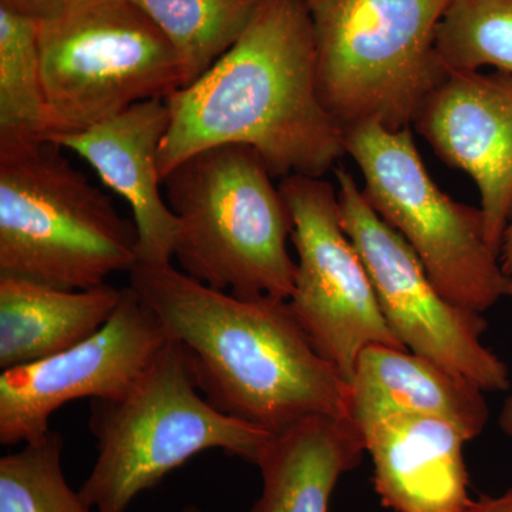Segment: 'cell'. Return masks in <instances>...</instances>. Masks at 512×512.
Returning a JSON list of instances; mask_svg holds the SVG:
<instances>
[{
	"instance_id": "13",
	"label": "cell",
	"mask_w": 512,
	"mask_h": 512,
	"mask_svg": "<svg viewBox=\"0 0 512 512\" xmlns=\"http://www.w3.org/2000/svg\"><path fill=\"white\" fill-rule=\"evenodd\" d=\"M167 100L151 99L74 133L46 141L87 161L104 184L123 197L138 232V264H171L177 218L161 195L158 157L170 127Z\"/></svg>"
},
{
	"instance_id": "24",
	"label": "cell",
	"mask_w": 512,
	"mask_h": 512,
	"mask_svg": "<svg viewBox=\"0 0 512 512\" xmlns=\"http://www.w3.org/2000/svg\"><path fill=\"white\" fill-rule=\"evenodd\" d=\"M501 268L505 276L512 278V212L507 229L504 232L503 245L500 251Z\"/></svg>"
},
{
	"instance_id": "11",
	"label": "cell",
	"mask_w": 512,
	"mask_h": 512,
	"mask_svg": "<svg viewBox=\"0 0 512 512\" xmlns=\"http://www.w3.org/2000/svg\"><path fill=\"white\" fill-rule=\"evenodd\" d=\"M170 336L133 288H121L119 305L79 345L0 375V443H33L50 431L64 404L124 396L154 362Z\"/></svg>"
},
{
	"instance_id": "25",
	"label": "cell",
	"mask_w": 512,
	"mask_h": 512,
	"mask_svg": "<svg viewBox=\"0 0 512 512\" xmlns=\"http://www.w3.org/2000/svg\"><path fill=\"white\" fill-rule=\"evenodd\" d=\"M498 424H500L501 430L512 439V396L505 400L500 417H498Z\"/></svg>"
},
{
	"instance_id": "28",
	"label": "cell",
	"mask_w": 512,
	"mask_h": 512,
	"mask_svg": "<svg viewBox=\"0 0 512 512\" xmlns=\"http://www.w3.org/2000/svg\"><path fill=\"white\" fill-rule=\"evenodd\" d=\"M309 5L313 6L316 2H319V0H308Z\"/></svg>"
},
{
	"instance_id": "22",
	"label": "cell",
	"mask_w": 512,
	"mask_h": 512,
	"mask_svg": "<svg viewBox=\"0 0 512 512\" xmlns=\"http://www.w3.org/2000/svg\"><path fill=\"white\" fill-rule=\"evenodd\" d=\"M72 2L74 0H0V6L40 23L53 18Z\"/></svg>"
},
{
	"instance_id": "9",
	"label": "cell",
	"mask_w": 512,
	"mask_h": 512,
	"mask_svg": "<svg viewBox=\"0 0 512 512\" xmlns=\"http://www.w3.org/2000/svg\"><path fill=\"white\" fill-rule=\"evenodd\" d=\"M342 224L372 279L377 301L400 343L480 387L510 389V370L483 343V313L468 311L443 295L399 234L366 201L353 175L335 171Z\"/></svg>"
},
{
	"instance_id": "18",
	"label": "cell",
	"mask_w": 512,
	"mask_h": 512,
	"mask_svg": "<svg viewBox=\"0 0 512 512\" xmlns=\"http://www.w3.org/2000/svg\"><path fill=\"white\" fill-rule=\"evenodd\" d=\"M49 136L39 22L0 6V156L39 146Z\"/></svg>"
},
{
	"instance_id": "1",
	"label": "cell",
	"mask_w": 512,
	"mask_h": 512,
	"mask_svg": "<svg viewBox=\"0 0 512 512\" xmlns=\"http://www.w3.org/2000/svg\"><path fill=\"white\" fill-rule=\"evenodd\" d=\"M308 0H262L234 46L168 96L161 183L192 154L247 146L274 177H323L346 154L345 133L320 100Z\"/></svg>"
},
{
	"instance_id": "10",
	"label": "cell",
	"mask_w": 512,
	"mask_h": 512,
	"mask_svg": "<svg viewBox=\"0 0 512 512\" xmlns=\"http://www.w3.org/2000/svg\"><path fill=\"white\" fill-rule=\"evenodd\" d=\"M292 220V312L316 350L350 383L360 353L372 345L406 349L384 318L362 256L346 234L338 192L306 175L281 178Z\"/></svg>"
},
{
	"instance_id": "16",
	"label": "cell",
	"mask_w": 512,
	"mask_h": 512,
	"mask_svg": "<svg viewBox=\"0 0 512 512\" xmlns=\"http://www.w3.org/2000/svg\"><path fill=\"white\" fill-rule=\"evenodd\" d=\"M365 453V439L350 419L313 417L276 434L256 463L262 493L251 512H329L340 478Z\"/></svg>"
},
{
	"instance_id": "6",
	"label": "cell",
	"mask_w": 512,
	"mask_h": 512,
	"mask_svg": "<svg viewBox=\"0 0 512 512\" xmlns=\"http://www.w3.org/2000/svg\"><path fill=\"white\" fill-rule=\"evenodd\" d=\"M453 0H319L311 6L323 106L342 128L403 130L448 73L437 28Z\"/></svg>"
},
{
	"instance_id": "8",
	"label": "cell",
	"mask_w": 512,
	"mask_h": 512,
	"mask_svg": "<svg viewBox=\"0 0 512 512\" xmlns=\"http://www.w3.org/2000/svg\"><path fill=\"white\" fill-rule=\"evenodd\" d=\"M345 146L365 178L366 201L406 239L443 295L468 311L493 308L508 276L485 237L483 211L437 187L410 127L360 124L345 130Z\"/></svg>"
},
{
	"instance_id": "20",
	"label": "cell",
	"mask_w": 512,
	"mask_h": 512,
	"mask_svg": "<svg viewBox=\"0 0 512 512\" xmlns=\"http://www.w3.org/2000/svg\"><path fill=\"white\" fill-rule=\"evenodd\" d=\"M436 50L447 72L493 66L512 73V0H453L437 28Z\"/></svg>"
},
{
	"instance_id": "3",
	"label": "cell",
	"mask_w": 512,
	"mask_h": 512,
	"mask_svg": "<svg viewBox=\"0 0 512 512\" xmlns=\"http://www.w3.org/2000/svg\"><path fill=\"white\" fill-rule=\"evenodd\" d=\"M272 178L258 151L237 144L192 154L164 178L184 274L232 295L289 301L292 220Z\"/></svg>"
},
{
	"instance_id": "19",
	"label": "cell",
	"mask_w": 512,
	"mask_h": 512,
	"mask_svg": "<svg viewBox=\"0 0 512 512\" xmlns=\"http://www.w3.org/2000/svg\"><path fill=\"white\" fill-rule=\"evenodd\" d=\"M156 23L180 57L184 87L241 37L262 0H130Z\"/></svg>"
},
{
	"instance_id": "2",
	"label": "cell",
	"mask_w": 512,
	"mask_h": 512,
	"mask_svg": "<svg viewBox=\"0 0 512 512\" xmlns=\"http://www.w3.org/2000/svg\"><path fill=\"white\" fill-rule=\"evenodd\" d=\"M128 275L190 353L215 409L274 436L313 417L350 419L348 380L313 346L289 301L218 291L171 264H137Z\"/></svg>"
},
{
	"instance_id": "12",
	"label": "cell",
	"mask_w": 512,
	"mask_h": 512,
	"mask_svg": "<svg viewBox=\"0 0 512 512\" xmlns=\"http://www.w3.org/2000/svg\"><path fill=\"white\" fill-rule=\"evenodd\" d=\"M413 126L444 163L476 181L485 237L500 255L512 212V73L448 72Z\"/></svg>"
},
{
	"instance_id": "14",
	"label": "cell",
	"mask_w": 512,
	"mask_h": 512,
	"mask_svg": "<svg viewBox=\"0 0 512 512\" xmlns=\"http://www.w3.org/2000/svg\"><path fill=\"white\" fill-rule=\"evenodd\" d=\"M450 421L397 414L366 434L373 481L384 507L396 512H461L471 503L464 446Z\"/></svg>"
},
{
	"instance_id": "5",
	"label": "cell",
	"mask_w": 512,
	"mask_h": 512,
	"mask_svg": "<svg viewBox=\"0 0 512 512\" xmlns=\"http://www.w3.org/2000/svg\"><path fill=\"white\" fill-rule=\"evenodd\" d=\"M62 150L0 156V278L86 291L138 264V232Z\"/></svg>"
},
{
	"instance_id": "21",
	"label": "cell",
	"mask_w": 512,
	"mask_h": 512,
	"mask_svg": "<svg viewBox=\"0 0 512 512\" xmlns=\"http://www.w3.org/2000/svg\"><path fill=\"white\" fill-rule=\"evenodd\" d=\"M63 439L50 430L0 458V512H92L64 477Z\"/></svg>"
},
{
	"instance_id": "4",
	"label": "cell",
	"mask_w": 512,
	"mask_h": 512,
	"mask_svg": "<svg viewBox=\"0 0 512 512\" xmlns=\"http://www.w3.org/2000/svg\"><path fill=\"white\" fill-rule=\"evenodd\" d=\"M188 350L168 340L124 396L92 400L97 460L80 488L97 512H126L143 491L205 450L258 463L274 434L228 416L202 397Z\"/></svg>"
},
{
	"instance_id": "23",
	"label": "cell",
	"mask_w": 512,
	"mask_h": 512,
	"mask_svg": "<svg viewBox=\"0 0 512 512\" xmlns=\"http://www.w3.org/2000/svg\"><path fill=\"white\" fill-rule=\"evenodd\" d=\"M461 512H512V488L497 497H481L471 501Z\"/></svg>"
},
{
	"instance_id": "27",
	"label": "cell",
	"mask_w": 512,
	"mask_h": 512,
	"mask_svg": "<svg viewBox=\"0 0 512 512\" xmlns=\"http://www.w3.org/2000/svg\"><path fill=\"white\" fill-rule=\"evenodd\" d=\"M181 512H202L200 508L195 507V505H188V507H185L183 511Z\"/></svg>"
},
{
	"instance_id": "17",
	"label": "cell",
	"mask_w": 512,
	"mask_h": 512,
	"mask_svg": "<svg viewBox=\"0 0 512 512\" xmlns=\"http://www.w3.org/2000/svg\"><path fill=\"white\" fill-rule=\"evenodd\" d=\"M121 289L86 291L0 278V367L30 365L94 335L119 305Z\"/></svg>"
},
{
	"instance_id": "15",
	"label": "cell",
	"mask_w": 512,
	"mask_h": 512,
	"mask_svg": "<svg viewBox=\"0 0 512 512\" xmlns=\"http://www.w3.org/2000/svg\"><path fill=\"white\" fill-rule=\"evenodd\" d=\"M349 386L350 420L363 439L397 414L450 421L468 440L480 436L490 419L480 387L407 349L369 346L360 353Z\"/></svg>"
},
{
	"instance_id": "26",
	"label": "cell",
	"mask_w": 512,
	"mask_h": 512,
	"mask_svg": "<svg viewBox=\"0 0 512 512\" xmlns=\"http://www.w3.org/2000/svg\"><path fill=\"white\" fill-rule=\"evenodd\" d=\"M504 295L512 298V278H508L507 284H505Z\"/></svg>"
},
{
	"instance_id": "7",
	"label": "cell",
	"mask_w": 512,
	"mask_h": 512,
	"mask_svg": "<svg viewBox=\"0 0 512 512\" xmlns=\"http://www.w3.org/2000/svg\"><path fill=\"white\" fill-rule=\"evenodd\" d=\"M39 53L50 136L184 87L170 40L130 0H74L39 23Z\"/></svg>"
}]
</instances>
